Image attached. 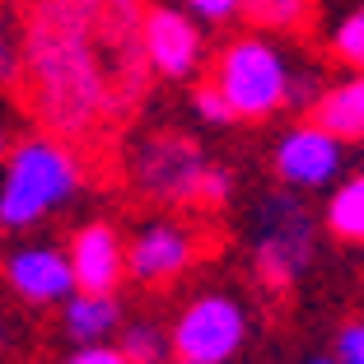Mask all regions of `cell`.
<instances>
[{"mask_svg":"<svg viewBox=\"0 0 364 364\" xmlns=\"http://www.w3.org/2000/svg\"><path fill=\"white\" fill-rule=\"evenodd\" d=\"M322 70H313V65H304V70H289V94H285V107H299V112H309L313 103H318L322 94Z\"/></svg>","mask_w":364,"mask_h":364,"instance_id":"21","label":"cell"},{"mask_svg":"<svg viewBox=\"0 0 364 364\" xmlns=\"http://www.w3.org/2000/svg\"><path fill=\"white\" fill-rule=\"evenodd\" d=\"M192 103H196V117H201V122H210V127H225V122H234V107H229V98L220 94V89H215V80L196 85Z\"/></svg>","mask_w":364,"mask_h":364,"instance_id":"22","label":"cell"},{"mask_svg":"<svg viewBox=\"0 0 364 364\" xmlns=\"http://www.w3.org/2000/svg\"><path fill=\"white\" fill-rule=\"evenodd\" d=\"M65 364H127V355H122L117 346L98 341V346H75V355H70Z\"/></svg>","mask_w":364,"mask_h":364,"instance_id":"25","label":"cell"},{"mask_svg":"<svg viewBox=\"0 0 364 364\" xmlns=\"http://www.w3.org/2000/svg\"><path fill=\"white\" fill-rule=\"evenodd\" d=\"M238 14L252 33H309L318 5L313 0H243Z\"/></svg>","mask_w":364,"mask_h":364,"instance_id":"15","label":"cell"},{"mask_svg":"<svg viewBox=\"0 0 364 364\" xmlns=\"http://www.w3.org/2000/svg\"><path fill=\"white\" fill-rule=\"evenodd\" d=\"M201 238L187 225L173 220H150L140 225V234L127 243V276L140 285H168L182 271H192V262L201 257Z\"/></svg>","mask_w":364,"mask_h":364,"instance_id":"8","label":"cell"},{"mask_svg":"<svg viewBox=\"0 0 364 364\" xmlns=\"http://www.w3.org/2000/svg\"><path fill=\"white\" fill-rule=\"evenodd\" d=\"M304 364H341L336 355H313V360H304Z\"/></svg>","mask_w":364,"mask_h":364,"instance_id":"27","label":"cell"},{"mask_svg":"<svg viewBox=\"0 0 364 364\" xmlns=\"http://www.w3.org/2000/svg\"><path fill=\"white\" fill-rule=\"evenodd\" d=\"M65 257L75 271V289L85 294H117L122 276H127V243H122L117 225H107V220L80 225Z\"/></svg>","mask_w":364,"mask_h":364,"instance_id":"10","label":"cell"},{"mask_svg":"<svg viewBox=\"0 0 364 364\" xmlns=\"http://www.w3.org/2000/svg\"><path fill=\"white\" fill-rule=\"evenodd\" d=\"M10 150V131H5V122H0V154Z\"/></svg>","mask_w":364,"mask_h":364,"instance_id":"28","label":"cell"},{"mask_svg":"<svg viewBox=\"0 0 364 364\" xmlns=\"http://www.w3.org/2000/svg\"><path fill=\"white\" fill-rule=\"evenodd\" d=\"M243 0H182V10L192 14V19H205V23H229L238 14Z\"/></svg>","mask_w":364,"mask_h":364,"instance_id":"23","label":"cell"},{"mask_svg":"<svg viewBox=\"0 0 364 364\" xmlns=\"http://www.w3.org/2000/svg\"><path fill=\"white\" fill-rule=\"evenodd\" d=\"M313 215L294 187H271L252 205V262L271 289H289L313 262Z\"/></svg>","mask_w":364,"mask_h":364,"instance_id":"4","label":"cell"},{"mask_svg":"<svg viewBox=\"0 0 364 364\" xmlns=\"http://www.w3.org/2000/svg\"><path fill=\"white\" fill-rule=\"evenodd\" d=\"M168 336L182 364H229L247 341V313L234 294L205 289L173 318Z\"/></svg>","mask_w":364,"mask_h":364,"instance_id":"7","label":"cell"},{"mask_svg":"<svg viewBox=\"0 0 364 364\" xmlns=\"http://www.w3.org/2000/svg\"><path fill=\"white\" fill-rule=\"evenodd\" d=\"M19 56L23 103L52 136L85 140L112 127L107 80L94 52L85 0H28Z\"/></svg>","mask_w":364,"mask_h":364,"instance_id":"1","label":"cell"},{"mask_svg":"<svg viewBox=\"0 0 364 364\" xmlns=\"http://www.w3.org/2000/svg\"><path fill=\"white\" fill-rule=\"evenodd\" d=\"M322 220H327V229H332L336 238L364 243V173H355V178H346L341 187H336Z\"/></svg>","mask_w":364,"mask_h":364,"instance_id":"16","label":"cell"},{"mask_svg":"<svg viewBox=\"0 0 364 364\" xmlns=\"http://www.w3.org/2000/svg\"><path fill=\"white\" fill-rule=\"evenodd\" d=\"M145 56L150 70L164 80H192L205 61V33L187 10H168L154 5L145 10Z\"/></svg>","mask_w":364,"mask_h":364,"instance_id":"9","label":"cell"},{"mask_svg":"<svg viewBox=\"0 0 364 364\" xmlns=\"http://www.w3.org/2000/svg\"><path fill=\"white\" fill-rule=\"evenodd\" d=\"M276 173L285 187H327L341 173V140L332 131H322L318 122L294 127L289 136H280L276 145Z\"/></svg>","mask_w":364,"mask_h":364,"instance_id":"11","label":"cell"},{"mask_svg":"<svg viewBox=\"0 0 364 364\" xmlns=\"http://www.w3.org/2000/svg\"><path fill=\"white\" fill-rule=\"evenodd\" d=\"M336 61H346L350 70H364V10H355L350 19H341V28L332 33Z\"/></svg>","mask_w":364,"mask_h":364,"instance_id":"18","label":"cell"},{"mask_svg":"<svg viewBox=\"0 0 364 364\" xmlns=\"http://www.w3.org/2000/svg\"><path fill=\"white\" fill-rule=\"evenodd\" d=\"M5 346H10V322L0 318V350H5Z\"/></svg>","mask_w":364,"mask_h":364,"instance_id":"26","label":"cell"},{"mask_svg":"<svg viewBox=\"0 0 364 364\" xmlns=\"http://www.w3.org/2000/svg\"><path fill=\"white\" fill-rule=\"evenodd\" d=\"M205 168H210L205 150L182 131H150L127 154L131 187L154 205H196V187H201Z\"/></svg>","mask_w":364,"mask_h":364,"instance_id":"6","label":"cell"},{"mask_svg":"<svg viewBox=\"0 0 364 364\" xmlns=\"http://www.w3.org/2000/svg\"><path fill=\"white\" fill-rule=\"evenodd\" d=\"M336 360L341 364H364V322H346L336 336Z\"/></svg>","mask_w":364,"mask_h":364,"instance_id":"24","label":"cell"},{"mask_svg":"<svg viewBox=\"0 0 364 364\" xmlns=\"http://www.w3.org/2000/svg\"><path fill=\"white\" fill-rule=\"evenodd\" d=\"M117 350L127 355V364H178L173 336L164 332L159 322H131V327H122Z\"/></svg>","mask_w":364,"mask_h":364,"instance_id":"17","label":"cell"},{"mask_svg":"<svg viewBox=\"0 0 364 364\" xmlns=\"http://www.w3.org/2000/svg\"><path fill=\"white\" fill-rule=\"evenodd\" d=\"M94 52L107 80L112 122H127L145 103L150 56H145V0H85Z\"/></svg>","mask_w":364,"mask_h":364,"instance_id":"3","label":"cell"},{"mask_svg":"<svg viewBox=\"0 0 364 364\" xmlns=\"http://www.w3.org/2000/svg\"><path fill=\"white\" fill-rule=\"evenodd\" d=\"M215 89L229 98L234 122H262L276 117L289 94V61L280 56L276 43H267L262 33H243L225 52L215 56Z\"/></svg>","mask_w":364,"mask_h":364,"instance_id":"5","label":"cell"},{"mask_svg":"<svg viewBox=\"0 0 364 364\" xmlns=\"http://www.w3.org/2000/svg\"><path fill=\"white\" fill-rule=\"evenodd\" d=\"M178 364H182V360H178Z\"/></svg>","mask_w":364,"mask_h":364,"instance_id":"29","label":"cell"},{"mask_svg":"<svg viewBox=\"0 0 364 364\" xmlns=\"http://www.w3.org/2000/svg\"><path fill=\"white\" fill-rule=\"evenodd\" d=\"M122 327V304L112 294H85L75 289L61 309V332L75 346H98Z\"/></svg>","mask_w":364,"mask_h":364,"instance_id":"14","label":"cell"},{"mask_svg":"<svg viewBox=\"0 0 364 364\" xmlns=\"http://www.w3.org/2000/svg\"><path fill=\"white\" fill-rule=\"evenodd\" d=\"M229 196H234V173H229L225 164H210L201 187H196V205H201V210H220Z\"/></svg>","mask_w":364,"mask_h":364,"instance_id":"19","label":"cell"},{"mask_svg":"<svg viewBox=\"0 0 364 364\" xmlns=\"http://www.w3.org/2000/svg\"><path fill=\"white\" fill-rule=\"evenodd\" d=\"M309 117L322 131H332L336 140H364V75L341 80V85H327L318 94V103L309 107Z\"/></svg>","mask_w":364,"mask_h":364,"instance_id":"13","label":"cell"},{"mask_svg":"<svg viewBox=\"0 0 364 364\" xmlns=\"http://www.w3.org/2000/svg\"><path fill=\"white\" fill-rule=\"evenodd\" d=\"M5 285L33 309L61 304L75 294V271L61 247H14L5 257Z\"/></svg>","mask_w":364,"mask_h":364,"instance_id":"12","label":"cell"},{"mask_svg":"<svg viewBox=\"0 0 364 364\" xmlns=\"http://www.w3.org/2000/svg\"><path fill=\"white\" fill-rule=\"evenodd\" d=\"M85 168L61 136H28L10 150L0 182V229H28L80 192Z\"/></svg>","mask_w":364,"mask_h":364,"instance_id":"2","label":"cell"},{"mask_svg":"<svg viewBox=\"0 0 364 364\" xmlns=\"http://www.w3.org/2000/svg\"><path fill=\"white\" fill-rule=\"evenodd\" d=\"M23 75V56H19V38H14V19L0 10V85H19Z\"/></svg>","mask_w":364,"mask_h":364,"instance_id":"20","label":"cell"}]
</instances>
